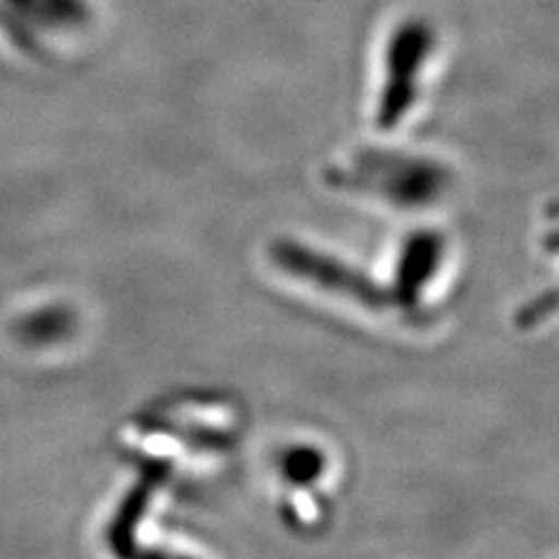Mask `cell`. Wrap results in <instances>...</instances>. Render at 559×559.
<instances>
[{
    "mask_svg": "<svg viewBox=\"0 0 559 559\" xmlns=\"http://www.w3.org/2000/svg\"><path fill=\"white\" fill-rule=\"evenodd\" d=\"M436 45L433 26L419 16L399 24L384 49V84L378 105V124L396 127L413 108L417 82Z\"/></svg>",
    "mask_w": 559,
    "mask_h": 559,
    "instance_id": "obj_1",
    "label": "cell"
},
{
    "mask_svg": "<svg viewBox=\"0 0 559 559\" xmlns=\"http://www.w3.org/2000/svg\"><path fill=\"white\" fill-rule=\"evenodd\" d=\"M273 259L292 275L306 277L310 283L320 285L324 289L345 294V296H355L357 301L373 308L384 304L382 292L373 283H369V280L361 277L357 271L338 264L334 259H326L320 252L304 248V245L277 242L273 250Z\"/></svg>",
    "mask_w": 559,
    "mask_h": 559,
    "instance_id": "obj_2",
    "label": "cell"
},
{
    "mask_svg": "<svg viewBox=\"0 0 559 559\" xmlns=\"http://www.w3.org/2000/svg\"><path fill=\"white\" fill-rule=\"evenodd\" d=\"M441 252H443V240L433 234L415 236L406 245L404 257H401V264H399V289H401V299L406 304L413 306L417 301V292L423 289L427 277H431L436 266H439Z\"/></svg>",
    "mask_w": 559,
    "mask_h": 559,
    "instance_id": "obj_3",
    "label": "cell"
},
{
    "mask_svg": "<svg viewBox=\"0 0 559 559\" xmlns=\"http://www.w3.org/2000/svg\"><path fill=\"white\" fill-rule=\"evenodd\" d=\"M285 474L294 480V483H312L314 478L322 476L324 471V460L318 450L312 448H294L285 454L283 460Z\"/></svg>",
    "mask_w": 559,
    "mask_h": 559,
    "instance_id": "obj_4",
    "label": "cell"
},
{
    "mask_svg": "<svg viewBox=\"0 0 559 559\" xmlns=\"http://www.w3.org/2000/svg\"><path fill=\"white\" fill-rule=\"evenodd\" d=\"M66 326H68V318H63L59 310H43L24 324V334L35 343H45L61 336Z\"/></svg>",
    "mask_w": 559,
    "mask_h": 559,
    "instance_id": "obj_5",
    "label": "cell"
}]
</instances>
